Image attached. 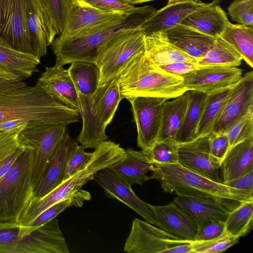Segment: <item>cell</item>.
Instances as JSON below:
<instances>
[{
    "label": "cell",
    "mask_w": 253,
    "mask_h": 253,
    "mask_svg": "<svg viewBox=\"0 0 253 253\" xmlns=\"http://www.w3.org/2000/svg\"><path fill=\"white\" fill-rule=\"evenodd\" d=\"M18 75L0 67V123L21 119L29 124L65 125L81 119L79 112L37 84H27Z\"/></svg>",
    "instance_id": "6da1fadb"
},
{
    "label": "cell",
    "mask_w": 253,
    "mask_h": 253,
    "mask_svg": "<svg viewBox=\"0 0 253 253\" xmlns=\"http://www.w3.org/2000/svg\"><path fill=\"white\" fill-rule=\"evenodd\" d=\"M150 178L159 181L166 192L215 200L230 211L241 203L253 201V192L231 187L175 164H154Z\"/></svg>",
    "instance_id": "7a4b0ae2"
},
{
    "label": "cell",
    "mask_w": 253,
    "mask_h": 253,
    "mask_svg": "<svg viewBox=\"0 0 253 253\" xmlns=\"http://www.w3.org/2000/svg\"><path fill=\"white\" fill-rule=\"evenodd\" d=\"M123 98L148 96L170 99L187 91L181 76L172 75L153 64L145 49L130 57L116 76Z\"/></svg>",
    "instance_id": "3957f363"
},
{
    "label": "cell",
    "mask_w": 253,
    "mask_h": 253,
    "mask_svg": "<svg viewBox=\"0 0 253 253\" xmlns=\"http://www.w3.org/2000/svg\"><path fill=\"white\" fill-rule=\"evenodd\" d=\"M92 153L90 161L79 171L62 181L44 197L32 198L17 222L26 225L44 210L63 200L79 197H85L90 200V193L82 190V187L89 180L94 179L96 173L122 160L126 151L119 144L105 140L96 147Z\"/></svg>",
    "instance_id": "277c9868"
},
{
    "label": "cell",
    "mask_w": 253,
    "mask_h": 253,
    "mask_svg": "<svg viewBox=\"0 0 253 253\" xmlns=\"http://www.w3.org/2000/svg\"><path fill=\"white\" fill-rule=\"evenodd\" d=\"M156 11L150 5L139 7L127 17L101 30L68 40L54 38L50 45L56 57L55 65L63 66L75 61L96 64L104 46L118 31L125 28L141 27Z\"/></svg>",
    "instance_id": "5b68a950"
},
{
    "label": "cell",
    "mask_w": 253,
    "mask_h": 253,
    "mask_svg": "<svg viewBox=\"0 0 253 253\" xmlns=\"http://www.w3.org/2000/svg\"><path fill=\"white\" fill-rule=\"evenodd\" d=\"M123 99L116 77L99 85L90 97H79L82 129L77 140L85 148L95 149L108 137L107 126L112 121Z\"/></svg>",
    "instance_id": "8992f818"
},
{
    "label": "cell",
    "mask_w": 253,
    "mask_h": 253,
    "mask_svg": "<svg viewBox=\"0 0 253 253\" xmlns=\"http://www.w3.org/2000/svg\"><path fill=\"white\" fill-rule=\"evenodd\" d=\"M55 217L38 227L0 221V253H69Z\"/></svg>",
    "instance_id": "52a82bcc"
},
{
    "label": "cell",
    "mask_w": 253,
    "mask_h": 253,
    "mask_svg": "<svg viewBox=\"0 0 253 253\" xmlns=\"http://www.w3.org/2000/svg\"><path fill=\"white\" fill-rule=\"evenodd\" d=\"M33 162L34 150L27 147L0 180V221H17L33 198Z\"/></svg>",
    "instance_id": "ba28073f"
},
{
    "label": "cell",
    "mask_w": 253,
    "mask_h": 253,
    "mask_svg": "<svg viewBox=\"0 0 253 253\" xmlns=\"http://www.w3.org/2000/svg\"><path fill=\"white\" fill-rule=\"evenodd\" d=\"M145 36L141 27H128L109 40L96 62L100 70L99 85L116 77L130 57L144 49Z\"/></svg>",
    "instance_id": "9c48e42d"
},
{
    "label": "cell",
    "mask_w": 253,
    "mask_h": 253,
    "mask_svg": "<svg viewBox=\"0 0 253 253\" xmlns=\"http://www.w3.org/2000/svg\"><path fill=\"white\" fill-rule=\"evenodd\" d=\"M129 14L106 12L82 0H71L67 8L63 30L55 39L64 41L88 34Z\"/></svg>",
    "instance_id": "30bf717a"
},
{
    "label": "cell",
    "mask_w": 253,
    "mask_h": 253,
    "mask_svg": "<svg viewBox=\"0 0 253 253\" xmlns=\"http://www.w3.org/2000/svg\"><path fill=\"white\" fill-rule=\"evenodd\" d=\"M67 126L29 124L19 135L21 143L34 150L33 185L34 191L43 170L67 129Z\"/></svg>",
    "instance_id": "8fae6325"
},
{
    "label": "cell",
    "mask_w": 253,
    "mask_h": 253,
    "mask_svg": "<svg viewBox=\"0 0 253 253\" xmlns=\"http://www.w3.org/2000/svg\"><path fill=\"white\" fill-rule=\"evenodd\" d=\"M193 242L180 240L158 227L135 218L124 246L128 253H178L180 246Z\"/></svg>",
    "instance_id": "7c38bea8"
},
{
    "label": "cell",
    "mask_w": 253,
    "mask_h": 253,
    "mask_svg": "<svg viewBox=\"0 0 253 253\" xmlns=\"http://www.w3.org/2000/svg\"><path fill=\"white\" fill-rule=\"evenodd\" d=\"M28 0H0V38L15 50L33 53L26 23Z\"/></svg>",
    "instance_id": "4fadbf2b"
},
{
    "label": "cell",
    "mask_w": 253,
    "mask_h": 253,
    "mask_svg": "<svg viewBox=\"0 0 253 253\" xmlns=\"http://www.w3.org/2000/svg\"><path fill=\"white\" fill-rule=\"evenodd\" d=\"M131 106L135 123L138 146L142 150H150L160 133L163 107L166 98L135 96L127 99Z\"/></svg>",
    "instance_id": "5bb4252c"
},
{
    "label": "cell",
    "mask_w": 253,
    "mask_h": 253,
    "mask_svg": "<svg viewBox=\"0 0 253 253\" xmlns=\"http://www.w3.org/2000/svg\"><path fill=\"white\" fill-rule=\"evenodd\" d=\"M181 76L187 91H197L210 95L234 84L242 77V71L232 65L199 64Z\"/></svg>",
    "instance_id": "9a60e30c"
},
{
    "label": "cell",
    "mask_w": 253,
    "mask_h": 253,
    "mask_svg": "<svg viewBox=\"0 0 253 253\" xmlns=\"http://www.w3.org/2000/svg\"><path fill=\"white\" fill-rule=\"evenodd\" d=\"M253 108V72L242 77L231 87L220 117L211 132H226L236 122Z\"/></svg>",
    "instance_id": "2e32d148"
},
{
    "label": "cell",
    "mask_w": 253,
    "mask_h": 253,
    "mask_svg": "<svg viewBox=\"0 0 253 253\" xmlns=\"http://www.w3.org/2000/svg\"><path fill=\"white\" fill-rule=\"evenodd\" d=\"M94 179L103 189L106 197L124 203L143 217L146 222L158 226L149 204L138 198L131 187L126 186L106 168L96 173Z\"/></svg>",
    "instance_id": "e0dca14e"
},
{
    "label": "cell",
    "mask_w": 253,
    "mask_h": 253,
    "mask_svg": "<svg viewBox=\"0 0 253 253\" xmlns=\"http://www.w3.org/2000/svg\"><path fill=\"white\" fill-rule=\"evenodd\" d=\"M78 143L77 139L71 138L67 129L47 163L32 198L44 197L61 183L67 160Z\"/></svg>",
    "instance_id": "ac0fdd59"
},
{
    "label": "cell",
    "mask_w": 253,
    "mask_h": 253,
    "mask_svg": "<svg viewBox=\"0 0 253 253\" xmlns=\"http://www.w3.org/2000/svg\"><path fill=\"white\" fill-rule=\"evenodd\" d=\"M26 23L32 41L33 53L40 58L46 55L47 46L57 35L42 0H28Z\"/></svg>",
    "instance_id": "d6986e66"
},
{
    "label": "cell",
    "mask_w": 253,
    "mask_h": 253,
    "mask_svg": "<svg viewBox=\"0 0 253 253\" xmlns=\"http://www.w3.org/2000/svg\"><path fill=\"white\" fill-rule=\"evenodd\" d=\"M149 205L157 227L180 240L195 241L198 226L174 202L164 206Z\"/></svg>",
    "instance_id": "ffe728a7"
},
{
    "label": "cell",
    "mask_w": 253,
    "mask_h": 253,
    "mask_svg": "<svg viewBox=\"0 0 253 253\" xmlns=\"http://www.w3.org/2000/svg\"><path fill=\"white\" fill-rule=\"evenodd\" d=\"M126 151L122 160L106 169L129 187L133 184L142 185L151 179L147 173L152 170L154 163L148 150L128 148Z\"/></svg>",
    "instance_id": "44dd1931"
},
{
    "label": "cell",
    "mask_w": 253,
    "mask_h": 253,
    "mask_svg": "<svg viewBox=\"0 0 253 253\" xmlns=\"http://www.w3.org/2000/svg\"><path fill=\"white\" fill-rule=\"evenodd\" d=\"M178 163L217 182L223 183L221 161L201 150L193 139L178 143Z\"/></svg>",
    "instance_id": "7402d4cb"
},
{
    "label": "cell",
    "mask_w": 253,
    "mask_h": 253,
    "mask_svg": "<svg viewBox=\"0 0 253 253\" xmlns=\"http://www.w3.org/2000/svg\"><path fill=\"white\" fill-rule=\"evenodd\" d=\"M163 32L169 41L198 62L212 46L215 38L179 23Z\"/></svg>",
    "instance_id": "603a6c76"
},
{
    "label": "cell",
    "mask_w": 253,
    "mask_h": 253,
    "mask_svg": "<svg viewBox=\"0 0 253 253\" xmlns=\"http://www.w3.org/2000/svg\"><path fill=\"white\" fill-rule=\"evenodd\" d=\"M49 93L79 112V96L67 70L62 66L45 67L37 81Z\"/></svg>",
    "instance_id": "cb8c5ba5"
},
{
    "label": "cell",
    "mask_w": 253,
    "mask_h": 253,
    "mask_svg": "<svg viewBox=\"0 0 253 253\" xmlns=\"http://www.w3.org/2000/svg\"><path fill=\"white\" fill-rule=\"evenodd\" d=\"M220 2L218 0H214L210 3H205L180 23L214 38L220 36L229 22Z\"/></svg>",
    "instance_id": "d4e9b609"
},
{
    "label": "cell",
    "mask_w": 253,
    "mask_h": 253,
    "mask_svg": "<svg viewBox=\"0 0 253 253\" xmlns=\"http://www.w3.org/2000/svg\"><path fill=\"white\" fill-rule=\"evenodd\" d=\"M174 202L198 226L211 219L225 221L231 211L211 199L177 195Z\"/></svg>",
    "instance_id": "484cf974"
},
{
    "label": "cell",
    "mask_w": 253,
    "mask_h": 253,
    "mask_svg": "<svg viewBox=\"0 0 253 253\" xmlns=\"http://www.w3.org/2000/svg\"><path fill=\"white\" fill-rule=\"evenodd\" d=\"M205 3L183 2L167 4L156 10L141 26L145 36L154 32H164L179 24L189 14L201 7Z\"/></svg>",
    "instance_id": "4316f807"
},
{
    "label": "cell",
    "mask_w": 253,
    "mask_h": 253,
    "mask_svg": "<svg viewBox=\"0 0 253 253\" xmlns=\"http://www.w3.org/2000/svg\"><path fill=\"white\" fill-rule=\"evenodd\" d=\"M145 52L154 65L160 66L177 62L198 63V61L181 51L168 39L162 32L145 36Z\"/></svg>",
    "instance_id": "83f0119b"
},
{
    "label": "cell",
    "mask_w": 253,
    "mask_h": 253,
    "mask_svg": "<svg viewBox=\"0 0 253 253\" xmlns=\"http://www.w3.org/2000/svg\"><path fill=\"white\" fill-rule=\"evenodd\" d=\"M221 167L224 182L253 171V138L230 148L221 161Z\"/></svg>",
    "instance_id": "f1b7e54d"
},
{
    "label": "cell",
    "mask_w": 253,
    "mask_h": 253,
    "mask_svg": "<svg viewBox=\"0 0 253 253\" xmlns=\"http://www.w3.org/2000/svg\"><path fill=\"white\" fill-rule=\"evenodd\" d=\"M187 106L182 124L177 132L175 140L183 143L193 139L206 101L208 95L197 91L185 92Z\"/></svg>",
    "instance_id": "f546056e"
},
{
    "label": "cell",
    "mask_w": 253,
    "mask_h": 253,
    "mask_svg": "<svg viewBox=\"0 0 253 253\" xmlns=\"http://www.w3.org/2000/svg\"><path fill=\"white\" fill-rule=\"evenodd\" d=\"M79 97H90L99 85L100 70L96 64L75 61L67 69Z\"/></svg>",
    "instance_id": "4dcf8cb0"
},
{
    "label": "cell",
    "mask_w": 253,
    "mask_h": 253,
    "mask_svg": "<svg viewBox=\"0 0 253 253\" xmlns=\"http://www.w3.org/2000/svg\"><path fill=\"white\" fill-rule=\"evenodd\" d=\"M187 97L186 93L171 101L167 100L164 105L160 131L158 140H175L186 110Z\"/></svg>",
    "instance_id": "1f68e13d"
},
{
    "label": "cell",
    "mask_w": 253,
    "mask_h": 253,
    "mask_svg": "<svg viewBox=\"0 0 253 253\" xmlns=\"http://www.w3.org/2000/svg\"><path fill=\"white\" fill-rule=\"evenodd\" d=\"M220 37L241 55L249 66L253 67V26L229 22Z\"/></svg>",
    "instance_id": "d6a6232c"
},
{
    "label": "cell",
    "mask_w": 253,
    "mask_h": 253,
    "mask_svg": "<svg viewBox=\"0 0 253 253\" xmlns=\"http://www.w3.org/2000/svg\"><path fill=\"white\" fill-rule=\"evenodd\" d=\"M232 86L208 95L194 138L211 133L223 111Z\"/></svg>",
    "instance_id": "836d02e7"
},
{
    "label": "cell",
    "mask_w": 253,
    "mask_h": 253,
    "mask_svg": "<svg viewBox=\"0 0 253 253\" xmlns=\"http://www.w3.org/2000/svg\"><path fill=\"white\" fill-rule=\"evenodd\" d=\"M26 126L0 132V180L27 147L19 139L20 132Z\"/></svg>",
    "instance_id": "e575fe53"
},
{
    "label": "cell",
    "mask_w": 253,
    "mask_h": 253,
    "mask_svg": "<svg viewBox=\"0 0 253 253\" xmlns=\"http://www.w3.org/2000/svg\"><path fill=\"white\" fill-rule=\"evenodd\" d=\"M253 219V201H244L229 212L224 221L225 231L240 238L252 229Z\"/></svg>",
    "instance_id": "d590c367"
},
{
    "label": "cell",
    "mask_w": 253,
    "mask_h": 253,
    "mask_svg": "<svg viewBox=\"0 0 253 253\" xmlns=\"http://www.w3.org/2000/svg\"><path fill=\"white\" fill-rule=\"evenodd\" d=\"M40 58L35 54L24 53L16 55L0 51V67L8 70L23 80L30 78L38 71Z\"/></svg>",
    "instance_id": "8d00e7d4"
},
{
    "label": "cell",
    "mask_w": 253,
    "mask_h": 253,
    "mask_svg": "<svg viewBox=\"0 0 253 253\" xmlns=\"http://www.w3.org/2000/svg\"><path fill=\"white\" fill-rule=\"evenodd\" d=\"M243 58L241 55L220 36L215 38L211 48L198 63L206 64H229L238 67Z\"/></svg>",
    "instance_id": "74e56055"
},
{
    "label": "cell",
    "mask_w": 253,
    "mask_h": 253,
    "mask_svg": "<svg viewBox=\"0 0 253 253\" xmlns=\"http://www.w3.org/2000/svg\"><path fill=\"white\" fill-rule=\"evenodd\" d=\"M148 151L154 164H175L178 163V146L175 140H158Z\"/></svg>",
    "instance_id": "f35d334b"
},
{
    "label": "cell",
    "mask_w": 253,
    "mask_h": 253,
    "mask_svg": "<svg viewBox=\"0 0 253 253\" xmlns=\"http://www.w3.org/2000/svg\"><path fill=\"white\" fill-rule=\"evenodd\" d=\"M226 132L229 148L241 141L253 138V108L233 124Z\"/></svg>",
    "instance_id": "ab89813d"
},
{
    "label": "cell",
    "mask_w": 253,
    "mask_h": 253,
    "mask_svg": "<svg viewBox=\"0 0 253 253\" xmlns=\"http://www.w3.org/2000/svg\"><path fill=\"white\" fill-rule=\"evenodd\" d=\"M239 238L225 232L220 236L205 241L192 242L193 253H215L222 252L238 242Z\"/></svg>",
    "instance_id": "60d3db41"
},
{
    "label": "cell",
    "mask_w": 253,
    "mask_h": 253,
    "mask_svg": "<svg viewBox=\"0 0 253 253\" xmlns=\"http://www.w3.org/2000/svg\"><path fill=\"white\" fill-rule=\"evenodd\" d=\"M228 12L234 21L253 26V0H234L228 6Z\"/></svg>",
    "instance_id": "b9f144b4"
},
{
    "label": "cell",
    "mask_w": 253,
    "mask_h": 253,
    "mask_svg": "<svg viewBox=\"0 0 253 253\" xmlns=\"http://www.w3.org/2000/svg\"><path fill=\"white\" fill-rule=\"evenodd\" d=\"M84 149L82 145H77L73 149L66 164L63 181L79 171L90 161L93 153H87Z\"/></svg>",
    "instance_id": "7bdbcfd3"
},
{
    "label": "cell",
    "mask_w": 253,
    "mask_h": 253,
    "mask_svg": "<svg viewBox=\"0 0 253 253\" xmlns=\"http://www.w3.org/2000/svg\"><path fill=\"white\" fill-rule=\"evenodd\" d=\"M71 0H42L57 35L62 32L65 15Z\"/></svg>",
    "instance_id": "ee69618b"
},
{
    "label": "cell",
    "mask_w": 253,
    "mask_h": 253,
    "mask_svg": "<svg viewBox=\"0 0 253 253\" xmlns=\"http://www.w3.org/2000/svg\"><path fill=\"white\" fill-rule=\"evenodd\" d=\"M101 10L109 12L131 14L139 7H135L126 0H82Z\"/></svg>",
    "instance_id": "f6af8a7d"
},
{
    "label": "cell",
    "mask_w": 253,
    "mask_h": 253,
    "mask_svg": "<svg viewBox=\"0 0 253 253\" xmlns=\"http://www.w3.org/2000/svg\"><path fill=\"white\" fill-rule=\"evenodd\" d=\"M224 222L211 219L198 226L195 241H205L218 237L225 233Z\"/></svg>",
    "instance_id": "bcb514c9"
},
{
    "label": "cell",
    "mask_w": 253,
    "mask_h": 253,
    "mask_svg": "<svg viewBox=\"0 0 253 253\" xmlns=\"http://www.w3.org/2000/svg\"><path fill=\"white\" fill-rule=\"evenodd\" d=\"M210 154L222 161L229 148L226 132H211L208 134Z\"/></svg>",
    "instance_id": "7dc6e473"
},
{
    "label": "cell",
    "mask_w": 253,
    "mask_h": 253,
    "mask_svg": "<svg viewBox=\"0 0 253 253\" xmlns=\"http://www.w3.org/2000/svg\"><path fill=\"white\" fill-rule=\"evenodd\" d=\"M199 64L191 62H177L159 66L161 69L173 75L180 76L188 73L199 66Z\"/></svg>",
    "instance_id": "c3c4849f"
},
{
    "label": "cell",
    "mask_w": 253,
    "mask_h": 253,
    "mask_svg": "<svg viewBox=\"0 0 253 253\" xmlns=\"http://www.w3.org/2000/svg\"><path fill=\"white\" fill-rule=\"evenodd\" d=\"M223 184L231 187L253 192V171Z\"/></svg>",
    "instance_id": "681fc988"
},
{
    "label": "cell",
    "mask_w": 253,
    "mask_h": 253,
    "mask_svg": "<svg viewBox=\"0 0 253 253\" xmlns=\"http://www.w3.org/2000/svg\"><path fill=\"white\" fill-rule=\"evenodd\" d=\"M29 123L21 119H15L6 121L0 123V132L9 130L23 125H28Z\"/></svg>",
    "instance_id": "f907efd6"
},
{
    "label": "cell",
    "mask_w": 253,
    "mask_h": 253,
    "mask_svg": "<svg viewBox=\"0 0 253 253\" xmlns=\"http://www.w3.org/2000/svg\"><path fill=\"white\" fill-rule=\"evenodd\" d=\"M0 51L16 55L24 53L15 50L1 38H0Z\"/></svg>",
    "instance_id": "816d5d0a"
},
{
    "label": "cell",
    "mask_w": 253,
    "mask_h": 253,
    "mask_svg": "<svg viewBox=\"0 0 253 253\" xmlns=\"http://www.w3.org/2000/svg\"><path fill=\"white\" fill-rule=\"evenodd\" d=\"M167 4H170L183 2H193L197 3L201 1V0H167Z\"/></svg>",
    "instance_id": "f5cc1de1"
},
{
    "label": "cell",
    "mask_w": 253,
    "mask_h": 253,
    "mask_svg": "<svg viewBox=\"0 0 253 253\" xmlns=\"http://www.w3.org/2000/svg\"><path fill=\"white\" fill-rule=\"evenodd\" d=\"M129 3L133 5L137 4H140L148 1H153L155 0H126Z\"/></svg>",
    "instance_id": "db71d44e"
}]
</instances>
